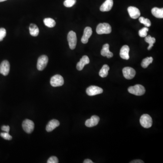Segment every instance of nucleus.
<instances>
[{"mask_svg":"<svg viewBox=\"0 0 163 163\" xmlns=\"http://www.w3.org/2000/svg\"><path fill=\"white\" fill-rule=\"evenodd\" d=\"M128 91L131 94H134L136 96H142L145 92L144 87L140 84H137L134 86L130 87L128 88Z\"/></svg>","mask_w":163,"mask_h":163,"instance_id":"obj_1","label":"nucleus"},{"mask_svg":"<svg viewBox=\"0 0 163 163\" xmlns=\"http://www.w3.org/2000/svg\"><path fill=\"white\" fill-rule=\"evenodd\" d=\"M96 32L99 35L108 34L112 32L111 26L108 23H100L96 27Z\"/></svg>","mask_w":163,"mask_h":163,"instance_id":"obj_2","label":"nucleus"},{"mask_svg":"<svg viewBox=\"0 0 163 163\" xmlns=\"http://www.w3.org/2000/svg\"><path fill=\"white\" fill-rule=\"evenodd\" d=\"M140 121L141 125L145 128H150L152 126L153 123V120L151 116L146 114L141 116Z\"/></svg>","mask_w":163,"mask_h":163,"instance_id":"obj_3","label":"nucleus"},{"mask_svg":"<svg viewBox=\"0 0 163 163\" xmlns=\"http://www.w3.org/2000/svg\"><path fill=\"white\" fill-rule=\"evenodd\" d=\"M67 41L69 47L71 50H74L77 45V38L76 33L73 31H70L67 35Z\"/></svg>","mask_w":163,"mask_h":163,"instance_id":"obj_4","label":"nucleus"},{"mask_svg":"<svg viewBox=\"0 0 163 163\" xmlns=\"http://www.w3.org/2000/svg\"><path fill=\"white\" fill-rule=\"evenodd\" d=\"M49 59L45 55H43L39 58L37 63V68L39 71H42L48 64Z\"/></svg>","mask_w":163,"mask_h":163,"instance_id":"obj_5","label":"nucleus"},{"mask_svg":"<svg viewBox=\"0 0 163 163\" xmlns=\"http://www.w3.org/2000/svg\"><path fill=\"white\" fill-rule=\"evenodd\" d=\"M51 84L54 87L61 86L64 84V79L62 76L57 74L53 76L51 79Z\"/></svg>","mask_w":163,"mask_h":163,"instance_id":"obj_6","label":"nucleus"},{"mask_svg":"<svg viewBox=\"0 0 163 163\" xmlns=\"http://www.w3.org/2000/svg\"><path fill=\"white\" fill-rule=\"evenodd\" d=\"M22 127L25 132L28 134L31 133L34 129V123L30 120H25L22 123Z\"/></svg>","mask_w":163,"mask_h":163,"instance_id":"obj_7","label":"nucleus"},{"mask_svg":"<svg viewBox=\"0 0 163 163\" xmlns=\"http://www.w3.org/2000/svg\"><path fill=\"white\" fill-rule=\"evenodd\" d=\"M103 89L96 86H91L88 88L86 93L88 96H93L103 93Z\"/></svg>","mask_w":163,"mask_h":163,"instance_id":"obj_8","label":"nucleus"},{"mask_svg":"<svg viewBox=\"0 0 163 163\" xmlns=\"http://www.w3.org/2000/svg\"><path fill=\"white\" fill-rule=\"evenodd\" d=\"M122 72L123 76L127 79H133L136 74L135 69L129 67H124L122 70Z\"/></svg>","mask_w":163,"mask_h":163,"instance_id":"obj_9","label":"nucleus"},{"mask_svg":"<svg viewBox=\"0 0 163 163\" xmlns=\"http://www.w3.org/2000/svg\"><path fill=\"white\" fill-rule=\"evenodd\" d=\"M10 70V64L7 60H4L0 64V73L4 76H7Z\"/></svg>","mask_w":163,"mask_h":163,"instance_id":"obj_10","label":"nucleus"},{"mask_svg":"<svg viewBox=\"0 0 163 163\" xmlns=\"http://www.w3.org/2000/svg\"><path fill=\"white\" fill-rule=\"evenodd\" d=\"M92 31L91 28L86 27L84 30V35L81 39V41L83 44H87L88 42V39L92 35Z\"/></svg>","mask_w":163,"mask_h":163,"instance_id":"obj_11","label":"nucleus"},{"mask_svg":"<svg viewBox=\"0 0 163 163\" xmlns=\"http://www.w3.org/2000/svg\"><path fill=\"white\" fill-rule=\"evenodd\" d=\"M128 13L130 17L133 19L138 18L141 15V12L137 8L134 6H130L128 8Z\"/></svg>","mask_w":163,"mask_h":163,"instance_id":"obj_12","label":"nucleus"},{"mask_svg":"<svg viewBox=\"0 0 163 163\" xmlns=\"http://www.w3.org/2000/svg\"><path fill=\"white\" fill-rule=\"evenodd\" d=\"M100 118L97 116H92L90 119L87 120L85 122L86 126L88 127H92L98 124Z\"/></svg>","mask_w":163,"mask_h":163,"instance_id":"obj_13","label":"nucleus"},{"mask_svg":"<svg viewBox=\"0 0 163 163\" xmlns=\"http://www.w3.org/2000/svg\"><path fill=\"white\" fill-rule=\"evenodd\" d=\"M90 62L89 58L87 55H84L77 64V69L79 71L83 70L85 65L88 64Z\"/></svg>","mask_w":163,"mask_h":163,"instance_id":"obj_14","label":"nucleus"},{"mask_svg":"<svg viewBox=\"0 0 163 163\" xmlns=\"http://www.w3.org/2000/svg\"><path fill=\"white\" fill-rule=\"evenodd\" d=\"M129 51L130 48L128 45H124L122 46L120 50V55L122 59L128 60L130 58L129 56Z\"/></svg>","mask_w":163,"mask_h":163,"instance_id":"obj_15","label":"nucleus"},{"mask_svg":"<svg viewBox=\"0 0 163 163\" xmlns=\"http://www.w3.org/2000/svg\"><path fill=\"white\" fill-rule=\"evenodd\" d=\"M113 5V0H106L100 7V10L103 12L110 11L112 9Z\"/></svg>","mask_w":163,"mask_h":163,"instance_id":"obj_16","label":"nucleus"},{"mask_svg":"<svg viewBox=\"0 0 163 163\" xmlns=\"http://www.w3.org/2000/svg\"><path fill=\"white\" fill-rule=\"evenodd\" d=\"M101 54L103 56L107 57L108 59L112 57L113 56V53L109 51V45L108 44L104 45L101 50Z\"/></svg>","mask_w":163,"mask_h":163,"instance_id":"obj_17","label":"nucleus"},{"mask_svg":"<svg viewBox=\"0 0 163 163\" xmlns=\"http://www.w3.org/2000/svg\"><path fill=\"white\" fill-rule=\"evenodd\" d=\"M59 122L58 120L55 119L52 120L47 124L46 127V131L48 132H52L54 129L59 126Z\"/></svg>","mask_w":163,"mask_h":163,"instance_id":"obj_18","label":"nucleus"},{"mask_svg":"<svg viewBox=\"0 0 163 163\" xmlns=\"http://www.w3.org/2000/svg\"><path fill=\"white\" fill-rule=\"evenodd\" d=\"M30 33L34 37H36L39 34V29L35 24H31L29 27Z\"/></svg>","mask_w":163,"mask_h":163,"instance_id":"obj_19","label":"nucleus"},{"mask_svg":"<svg viewBox=\"0 0 163 163\" xmlns=\"http://www.w3.org/2000/svg\"><path fill=\"white\" fill-rule=\"evenodd\" d=\"M152 15L158 18H163V9L154 7L151 10Z\"/></svg>","mask_w":163,"mask_h":163,"instance_id":"obj_20","label":"nucleus"},{"mask_svg":"<svg viewBox=\"0 0 163 163\" xmlns=\"http://www.w3.org/2000/svg\"><path fill=\"white\" fill-rule=\"evenodd\" d=\"M110 67L108 65L105 64L103 66L102 68L99 72V75L102 78H105L107 77L108 74V71L109 70Z\"/></svg>","mask_w":163,"mask_h":163,"instance_id":"obj_21","label":"nucleus"},{"mask_svg":"<svg viewBox=\"0 0 163 163\" xmlns=\"http://www.w3.org/2000/svg\"><path fill=\"white\" fill-rule=\"evenodd\" d=\"M145 42H147L149 44V46L148 47V50H151L152 47L154 46V43L156 42V39L154 37H151L150 35H148V36H146L145 37Z\"/></svg>","mask_w":163,"mask_h":163,"instance_id":"obj_22","label":"nucleus"},{"mask_svg":"<svg viewBox=\"0 0 163 163\" xmlns=\"http://www.w3.org/2000/svg\"><path fill=\"white\" fill-rule=\"evenodd\" d=\"M44 23L46 26L50 28H53L56 25L55 21L52 18H45L44 20Z\"/></svg>","mask_w":163,"mask_h":163,"instance_id":"obj_23","label":"nucleus"},{"mask_svg":"<svg viewBox=\"0 0 163 163\" xmlns=\"http://www.w3.org/2000/svg\"><path fill=\"white\" fill-rule=\"evenodd\" d=\"M153 60V58L151 57L146 58L144 59L143 60L141 65L142 67H143V68H146V67H148V66L150 63H152Z\"/></svg>","mask_w":163,"mask_h":163,"instance_id":"obj_24","label":"nucleus"},{"mask_svg":"<svg viewBox=\"0 0 163 163\" xmlns=\"http://www.w3.org/2000/svg\"><path fill=\"white\" fill-rule=\"evenodd\" d=\"M140 22L144 25L146 26V27H149L151 26V23L150 20L147 18H145L144 17H140L139 19Z\"/></svg>","mask_w":163,"mask_h":163,"instance_id":"obj_25","label":"nucleus"},{"mask_svg":"<svg viewBox=\"0 0 163 163\" xmlns=\"http://www.w3.org/2000/svg\"><path fill=\"white\" fill-rule=\"evenodd\" d=\"M149 31L148 28L145 27L139 31V35L141 37H145L147 35V32Z\"/></svg>","mask_w":163,"mask_h":163,"instance_id":"obj_26","label":"nucleus"},{"mask_svg":"<svg viewBox=\"0 0 163 163\" xmlns=\"http://www.w3.org/2000/svg\"><path fill=\"white\" fill-rule=\"evenodd\" d=\"M76 0H65L63 3L64 6L67 7H72L76 3Z\"/></svg>","mask_w":163,"mask_h":163,"instance_id":"obj_27","label":"nucleus"},{"mask_svg":"<svg viewBox=\"0 0 163 163\" xmlns=\"http://www.w3.org/2000/svg\"><path fill=\"white\" fill-rule=\"evenodd\" d=\"M6 32L5 29L0 28V41H2L3 39L6 36Z\"/></svg>","mask_w":163,"mask_h":163,"instance_id":"obj_28","label":"nucleus"},{"mask_svg":"<svg viewBox=\"0 0 163 163\" xmlns=\"http://www.w3.org/2000/svg\"><path fill=\"white\" fill-rule=\"evenodd\" d=\"M0 135L3 138L6 140H10L12 138V137L8 132L1 133Z\"/></svg>","mask_w":163,"mask_h":163,"instance_id":"obj_29","label":"nucleus"},{"mask_svg":"<svg viewBox=\"0 0 163 163\" xmlns=\"http://www.w3.org/2000/svg\"><path fill=\"white\" fill-rule=\"evenodd\" d=\"M48 163H59V160L55 156H52L49 158L47 161Z\"/></svg>","mask_w":163,"mask_h":163,"instance_id":"obj_30","label":"nucleus"},{"mask_svg":"<svg viewBox=\"0 0 163 163\" xmlns=\"http://www.w3.org/2000/svg\"><path fill=\"white\" fill-rule=\"evenodd\" d=\"M2 130L6 132L9 133L10 131V126H3L2 127Z\"/></svg>","mask_w":163,"mask_h":163,"instance_id":"obj_31","label":"nucleus"},{"mask_svg":"<svg viewBox=\"0 0 163 163\" xmlns=\"http://www.w3.org/2000/svg\"><path fill=\"white\" fill-rule=\"evenodd\" d=\"M131 163H143L144 162L142 161H141L140 160H135V161H132L131 162Z\"/></svg>","mask_w":163,"mask_h":163,"instance_id":"obj_32","label":"nucleus"},{"mask_svg":"<svg viewBox=\"0 0 163 163\" xmlns=\"http://www.w3.org/2000/svg\"><path fill=\"white\" fill-rule=\"evenodd\" d=\"M84 163H93V162L90 159H86L84 162Z\"/></svg>","mask_w":163,"mask_h":163,"instance_id":"obj_33","label":"nucleus"},{"mask_svg":"<svg viewBox=\"0 0 163 163\" xmlns=\"http://www.w3.org/2000/svg\"><path fill=\"white\" fill-rule=\"evenodd\" d=\"M6 1V0H0V2H4V1Z\"/></svg>","mask_w":163,"mask_h":163,"instance_id":"obj_34","label":"nucleus"}]
</instances>
